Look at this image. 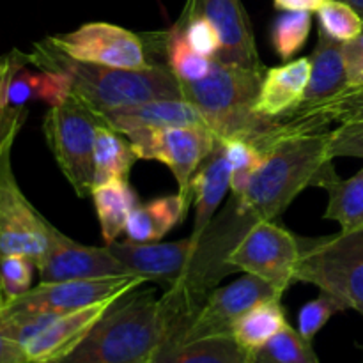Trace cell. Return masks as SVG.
Instances as JSON below:
<instances>
[{
    "label": "cell",
    "mask_w": 363,
    "mask_h": 363,
    "mask_svg": "<svg viewBox=\"0 0 363 363\" xmlns=\"http://www.w3.org/2000/svg\"><path fill=\"white\" fill-rule=\"evenodd\" d=\"M0 363H32L23 344L13 335L2 314H0Z\"/></svg>",
    "instance_id": "8d00e7d4"
},
{
    "label": "cell",
    "mask_w": 363,
    "mask_h": 363,
    "mask_svg": "<svg viewBox=\"0 0 363 363\" xmlns=\"http://www.w3.org/2000/svg\"><path fill=\"white\" fill-rule=\"evenodd\" d=\"M264 73V67L233 66L215 60L204 80L181 84L183 98L197 106L218 142L240 138L266 152L287 133L282 117L272 119L255 110Z\"/></svg>",
    "instance_id": "7a4b0ae2"
},
{
    "label": "cell",
    "mask_w": 363,
    "mask_h": 363,
    "mask_svg": "<svg viewBox=\"0 0 363 363\" xmlns=\"http://www.w3.org/2000/svg\"><path fill=\"white\" fill-rule=\"evenodd\" d=\"M230 188V163L227 158L222 142L216 144L211 155L199 167L194 181L191 194L195 201V223L191 238H199L206 227L215 218L216 209L222 204L227 190Z\"/></svg>",
    "instance_id": "ac0fdd59"
},
{
    "label": "cell",
    "mask_w": 363,
    "mask_h": 363,
    "mask_svg": "<svg viewBox=\"0 0 363 363\" xmlns=\"http://www.w3.org/2000/svg\"><path fill=\"white\" fill-rule=\"evenodd\" d=\"M300 238L273 222H259L229 254L230 272H243L264 280L280 296L296 282Z\"/></svg>",
    "instance_id": "9c48e42d"
},
{
    "label": "cell",
    "mask_w": 363,
    "mask_h": 363,
    "mask_svg": "<svg viewBox=\"0 0 363 363\" xmlns=\"http://www.w3.org/2000/svg\"><path fill=\"white\" fill-rule=\"evenodd\" d=\"M311 80L300 106L318 105L347 89L342 43L332 39L321 28L318 30V43L311 55Z\"/></svg>",
    "instance_id": "ffe728a7"
},
{
    "label": "cell",
    "mask_w": 363,
    "mask_h": 363,
    "mask_svg": "<svg viewBox=\"0 0 363 363\" xmlns=\"http://www.w3.org/2000/svg\"><path fill=\"white\" fill-rule=\"evenodd\" d=\"M311 69V57H300L266 69L255 110L272 119L289 116L303 101Z\"/></svg>",
    "instance_id": "e0dca14e"
},
{
    "label": "cell",
    "mask_w": 363,
    "mask_h": 363,
    "mask_svg": "<svg viewBox=\"0 0 363 363\" xmlns=\"http://www.w3.org/2000/svg\"><path fill=\"white\" fill-rule=\"evenodd\" d=\"M282 119L287 133H321L330 123H362L363 85L344 89L318 105L300 106Z\"/></svg>",
    "instance_id": "d6986e66"
},
{
    "label": "cell",
    "mask_w": 363,
    "mask_h": 363,
    "mask_svg": "<svg viewBox=\"0 0 363 363\" xmlns=\"http://www.w3.org/2000/svg\"><path fill=\"white\" fill-rule=\"evenodd\" d=\"M6 308V296H4V291H2V282H0V312Z\"/></svg>",
    "instance_id": "ab89813d"
},
{
    "label": "cell",
    "mask_w": 363,
    "mask_h": 363,
    "mask_svg": "<svg viewBox=\"0 0 363 363\" xmlns=\"http://www.w3.org/2000/svg\"><path fill=\"white\" fill-rule=\"evenodd\" d=\"M119 298L57 315L23 344L32 363H55L73 353Z\"/></svg>",
    "instance_id": "9a60e30c"
},
{
    "label": "cell",
    "mask_w": 363,
    "mask_h": 363,
    "mask_svg": "<svg viewBox=\"0 0 363 363\" xmlns=\"http://www.w3.org/2000/svg\"><path fill=\"white\" fill-rule=\"evenodd\" d=\"M147 363H250V351L233 335L160 344Z\"/></svg>",
    "instance_id": "7402d4cb"
},
{
    "label": "cell",
    "mask_w": 363,
    "mask_h": 363,
    "mask_svg": "<svg viewBox=\"0 0 363 363\" xmlns=\"http://www.w3.org/2000/svg\"><path fill=\"white\" fill-rule=\"evenodd\" d=\"M342 55L347 87H360L363 85V32L351 41L342 43Z\"/></svg>",
    "instance_id": "d590c367"
},
{
    "label": "cell",
    "mask_w": 363,
    "mask_h": 363,
    "mask_svg": "<svg viewBox=\"0 0 363 363\" xmlns=\"http://www.w3.org/2000/svg\"><path fill=\"white\" fill-rule=\"evenodd\" d=\"M35 50L27 60L38 67L66 71L71 94L96 116L152 99H184L183 85L167 66L152 64L144 69L94 66L69 59L46 41L35 45Z\"/></svg>",
    "instance_id": "3957f363"
},
{
    "label": "cell",
    "mask_w": 363,
    "mask_h": 363,
    "mask_svg": "<svg viewBox=\"0 0 363 363\" xmlns=\"http://www.w3.org/2000/svg\"><path fill=\"white\" fill-rule=\"evenodd\" d=\"M326 0H273V6L279 11H303V13H318Z\"/></svg>",
    "instance_id": "74e56055"
},
{
    "label": "cell",
    "mask_w": 363,
    "mask_h": 363,
    "mask_svg": "<svg viewBox=\"0 0 363 363\" xmlns=\"http://www.w3.org/2000/svg\"><path fill=\"white\" fill-rule=\"evenodd\" d=\"M312 30V13L303 11H282L275 18L269 32L272 46L282 60H289L307 43Z\"/></svg>",
    "instance_id": "f1b7e54d"
},
{
    "label": "cell",
    "mask_w": 363,
    "mask_h": 363,
    "mask_svg": "<svg viewBox=\"0 0 363 363\" xmlns=\"http://www.w3.org/2000/svg\"><path fill=\"white\" fill-rule=\"evenodd\" d=\"M190 16H202L220 35L215 60L243 67H264L259 59L255 34L241 0H186L183 9Z\"/></svg>",
    "instance_id": "5bb4252c"
},
{
    "label": "cell",
    "mask_w": 363,
    "mask_h": 363,
    "mask_svg": "<svg viewBox=\"0 0 363 363\" xmlns=\"http://www.w3.org/2000/svg\"><path fill=\"white\" fill-rule=\"evenodd\" d=\"M250 363H319L311 340L287 323L269 342L250 353Z\"/></svg>",
    "instance_id": "83f0119b"
},
{
    "label": "cell",
    "mask_w": 363,
    "mask_h": 363,
    "mask_svg": "<svg viewBox=\"0 0 363 363\" xmlns=\"http://www.w3.org/2000/svg\"><path fill=\"white\" fill-rule=\"evenodd\" d=\"M165 332L162 298L135 289L116 300L84 342L55 363H147Z\"/></svg>",
    "instance_id": "277c9868"
},
{
    "label": "cell",
    "mask_w": 363,
    "mask_h": 363,
    "mask_svg": "<svg viewBox=\"0 0 363 363\" xmlns=\"http://www.w3.org/2000/svg\"><path fill=\"white\" fill-rule=\"evenodd\" d=\"M346 308L342 307L339 300L330 296L328 293H321L315 300L308 301L301 307L300 314H298V332L301 337L307 340H314V337L321 332L326 326V323L337 314Z\"/></svg>",
    "instance_id": "d6a6232c"
},
{
    "label": "cell",
    "mask_w": 363,
    "mask_h": 363,
    "mask_svg": "<svg viewBox=\"0 0 363 363\" xmlns=\"http://www.w3.org/2000/svg\"><path fill=\"white\" fill-rule=\"evenodd\" d=\"M103 126L92 110L73 94L50 106L43 121L46 144L77 197H91L94 186V142Z\"/></svg>",
    "instance_id": "8992f818"
},
{
    "label": "cell",
    "mask_w": 363,
    "mask_h": 363,
    "mask_svg": "<svg viewBox=\"0 0 363 363\" xmlns=\"http://www.w3.org/2000/svg\"><path fill=\"white\" fill-rule=\"evenodd\" d=\"M35 268L41 282L131 275L126 266L108 250V247L99 248L77 243L55 227L52 229L48 250Z\"/></svg>",
    "instance_id": "4fadbf2b"
},
{
    "label": "cell",
    "mask_w": 363,
    "mask_h": 363,
    "mask_svg": "<svg viewBox=\"0 0 363 363\" xmlns=\"http://www.w3.org/2000/svg\"><path fill=\"white\" fill-rule=\"evenodd\" d=\"M177 23L183 28V34L186 38L188 45L201 55L216 59L220 52V35L216 28L202 16H190V14L181 13Z\"/></svg>",
    "instance_id": "836d02e7"
},
{
    "label": "cell",
    "mask_w": 363,
    "mask_h": 363,
    "mask_svg": "<svg viewBox=\"0 0 363 363\" xmlns=\"http://www.w3.org/2000/svg\"><path fill=\"white\" fill-rule=\"evenodd\" d=\"M190 202L177 191L155 201L137 204L126 223L128 241L131 243H158L186 216Z\"/></svg>",
    "instance_id": "44dd1931"
},
{
    "label": "cell",
    "mask_w": 363,
    "mask_h": 363,
    "mask_svg": "<svg viewBox=\"0 0 363 363\" xmlns=\"http://www.w3.org/2000/svg\"><path fill=\"white\" fill-rule=\"evenodd\" d=\"M145 284L138 275L105 277L89 280L39 282L11 301L0 314L7 319H28L38 315H60L99 301L121 298Z\"/></svg>",
    "instance_id": "ba28073f"
},
{
    "label": "cell",
    "mask_w": 363,
    "mask_h": 363,
    "mask_svg": "<svg viewBox=\"0 0 363 363\" xmlns=\"http://www.w3.org/2000/svg\"><path fill=\"white\" fill-rule=\"evenodd\" d=\"M91 199L105 243L117 241L126 229L128 218L138 204L137 194L126 177H113L92 186Z\"/></svg>",
    "instance_id": "603a6c76"
},
{
    "label": "cell",
    "mask_w": 363,
    "mask_h": 363,
    "mask_svg": "<svg viewBox=\"0 0 363 363\" xmlns=\"http://www.w3.org/2000/svg\"><path fill=\"white\" fill-rule=\"evenodd\" d=\"M296 282L312 284L363 315V229L301 240Z\"/></svg>",
    "instance_id": "5b68a950"
},
{
    "label": "cell",
    "mask_w": 363,
    "mask_h": 363,
    "mask_svg": "<svg viewBox=\"0 0 363 363\" xmlns=\"http://www.w3.org/2000/svg\"><path fill=\"white\" fill-rule=\"evenodd\" d=\"M53 225L28 202L11 170V151L0 155V257H45Z\"/></svg>",
    "instance_id": "8fae6325"
},
{
    "label": "cell",
    "mask_w": 363,
    "mask_h": 363,
    "mask_svg": "<svg viewBox=\"0 0 363 363\" xmlns=\"http://www.w3.org/2000/svg\"><path fill=\"white\" fill-rule=\"evenodd\" d=\"M280 300L282 298L261 301L234 323L233 337L245 350L254 353L286 328L287 319Z\"/></svg>",
    "instance_id": "cb8c5ba5"
},
{
    "label": "cell",
    "mask_w": 363,
    "mask_h": 363,
    "mask_svg": "<svg viewBox=\"0 0 363 363\" xmlns=\"http://www.w3.org/2000/svg\"><path fill=\"white\" fill-rule=\"evenodd\" d=\"M138 156L123 133L108 126H99L94 142V184L113 177L130 176Z\"/></svg>",
    "instance_id": "d4e9b609"
},
{
    "label": "cell",
    "mask_w": 363,
    "mask_h": 363,
    "mask_svg": "<svg viewBox=\"0 0 363 363\" xmlns=\"http://www.w3.org/2000/svg\"><path fill=\"white\" fill-rule=\"evenodd\" d=\"M272 298H282L269 284L254 275L245 273L240 280H234L229 286L215 287L206 296L194 318L181 330L179 335L170 342H191L209 337L233 335V326L248 308Z\"/></svg>",
    "instance_id": "7c38bea8"
},
{
    "label": "cell",
    "mask_w": 363,
    "mask_h": 363,
    "mask_svg": "<svg viewBox=\"0 0 363 363\" xmlns=\"http://www.w3.org/2000/svg\"><path fill=\"white\" fill-rule=\"evenodd\" d=\"M46 43L78 62L119 69L152 66L140 35L106 21H89L73 32L46 38Z\"/></svg>",
    "instance_id": "30bf717a"
},
{
    "label": "cell",
    "mask_w": 363,
    "mask_h": 363,
    "mask_svg": "<svg viewBox=\"0 0 363 363\" xmlns=\"http://www.w3.org/2000/svg\"><path fill=\"white\" fill-rule=\"evenodd\" d=\"M124 137L130 140L138 160H156L170 169L179 194L191 202V181L199 167L216 147L215 133L206 124L138 130Z\"/></svg>",
    "instance_id": "52a82bcc"
},
{
    "label": "cell",
    "mask_w": 363,
    "mask_h": 363,
    "mask_svg": "<svg viewBox=\"0 0 363 363\" xmlns=\"http://www.w3.org/2000/svg\"><path fill=\"white\" fill-rule=\"evenodd\" d=\"M34 261L25 255H2L0 257V282H2L6 307L18 296L32 289Z\"/></svg>",
    "instance_id": "1f68e13d"
},
{
    "label": "cell",
    "mask_w": 363,
    "mask_h": 363,
    "mask_svg": "<svg viewBox=\"0 0 363 363\" xmlns=\"http://www.w3.org/2000/svg\"><path fill=\"white\" fill-rule=\"evenodd\" d=\"M344 2L350 4V6L363 18V0H344Z\"/></svg>",
    "instance_id": "f35d334b"
},
{
    "label": "cell",
    "mask_w": 363,
    "mask_h": 363,
    "mask_svg": "<svg viewBox=\"0 0 363 363\" xmlns=\"http://www.w3.org/2000/svg\"><path fill=\"white\" fill-rule=\"evenodd\" d=\"M222 144L230 163V191L233 195H240L247 188L254 170L261 165L264 152L255 147L252 142L240 140V138H230Z\"/></svg>",
    "instance_id": "4dcf8cb0"
},
{
    "label": "cell",
    "mask_w": 363,
    "mask_h": 363,
    "mask_svg": "<svg viewBox=\"0 0 363 363\" xmlns=\"http://www.w3.org/2000/svg\"><path fill=\"white\" fill-rule=\"evenodd\" d=\"M330 158H363V121L344 123L328 131Z\"/></svg>",
    "instance_id": "e575fe53"
},
{
    "label": "cell",
    "mask_w": 363,
    "mask_h": 363,
    "mask_svg": "<svg viewBox=\"0 0 363 363\" xmlns=\"http://www.w3.org/2000/svg\"><path fill=\"white\" fill-rule=\"evenodd\" d=\"M332 163L328 131L282 135L264 152L247 188L230 197L201 236H190L186 266L176 287L194 296H208L220 280L233 275L229 254L255 223L273 222L308 186L326 190L340 179Z\"/></svg>",
    "instance_id": "6da1fadb"
},
{
    "label": "cell",
    "mask_w": 363,
    "mask_h": 363,
    "mask_svg": "<svg viewBox=\"0 0 363 363\" xmlns=\"http://www.w3.org/2000/svg\"><path fill=\"white\" fill-rule=\"evenodd\" d=\"M165 43L167 67L176 74L181 84H194L201 82L211 73L215 59L201 55L188 45L179 23L174 25L169 32L163 34Z\"/></svg>",
    "instance_id": "4316f807"
},
{
    "label": "cell",
    "mask_w": 363,
    "mask_h": 363,
    "mask_svg": "<svg viewBox=\"0 0 363 363\" xmlns=\"http://www.w3.org/2000/svg\"><path fill=\"white\" fill-rule=\"evenodd\" d=\"M328 206L325 218L333 220L340 230L363 229V167L350 179H339L326 188Z\"/></svg>",
    "instance_id": "484cf974"
},
{
    "label": "cell",
    "mask_w": 363,
    "mask_h": 363,
    "mask_svg": "<svg viewBox=\"0 0 363 363\" xmlns=\"http://www.w3.org/2000/svg\"><path fill=\"white\" fill-rule=\"evenodd\" d=\"M319 28L339 43H347L363 32V18L344 0H326L318 11Z\"/></svg>",
    "instance_id": "f546056e"
},
{
    "label": "cell",
    "mask_w": 363,
    "mask_h": 363,
    "mask_svg": "<svg viewBox=\"0 0 363 363\" xmlns=\"http://www.w3.org/2000/svg\"><path fill=\"white\" fill-rule=\"evenodd\" d=\"M98 119L103 126L112 128L123 135L155 128L206 124L197 106L191 105L188 99H152L113 112L99 113Z\"/></svg>",
    "instance_id": "2e32d148"
}]
</instances>
